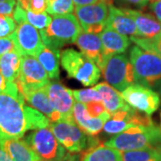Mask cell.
<instances>
[{
  "label": "cell",
  "mask_w": 161,
  "mask_h": 161,
  "mask_svg": "<svg viewBox=\"0 0 161 161\" xmlns=\"http://www.w3.org/2000/svg\"><path fill=\"white\" fill-rule=\"evenodd\" d=\"M17 94L4 92L0 94V138H23L25 132L33 131L29 106Z\"/></svg>",
  "instance_id": "1"
},
{
  "label": "cell",
  "mask_w": 161,
  "mask_h": 161,
  "mask_svg": "<svg viewBox=\"0 0 161 161\" xmlns=\"http://www.w3.org/2000/svg\"><path fill=\"white\" fill-rule=\"evenodd\" d=\"M81 31L75 14L54 15L46 29L40 30V37L44 46L54 51H60L65 45L75 43Z\"/></svg>",
  "instance_id": "2"
},
{
  "label": "cell",
  "mask_w": 161,
  "mask_h": 161,
  "mask_svg": "<svg viewBox=\"0 0 161 161\" xmlns=\"http://www.w3.org/2000/svg\"><path fill=\"white\" fill-rule=\"evenodd\" d=\"M158 142H161V130L154 124L149 126L130 127L123 132L114 135L104 144L125 152L153 147Z\"/></svg>",
  "instance_id": "3"
},
{
  "label": "cell",
  "mask_w": 161,
  "mask_h": 161,
  "mask_svg": "<svg viewBox=\"0 0 161 161\" xmlns=\"http://www.w3.org/2000/svg\"><path fill=\"white\" fill-rule=\"evenodd\" d=\"M130 62L137 84L150 89L161 88V58L150 51L133 46L130 50Z\"/></svg>",
  "instance_id": "4"
},
{
  "label": "cell",
  "mask_w": 161,
  "mask_h": 161,
  "mask_svg": "<svg viewBox=\"0 0 161 161\" xmlns=\"http://www.w3.org/2000/svg\"><path fill=\"white\" fill-rule=\"evenodd\" d=\"M60 61L69 78L80 81L84 86L95 85L100 78V69L89 58L74 48L61 51Z\"/></svg>",
  "instance_id": "5"
},
{
  "label": "cell",
  "mask_w": 161,
  "mask_h": 161,
  "mask_svg": "<svg viewBox=\"0 0 161 161\" xmlns=\"http://www.w3.org/2000/svg\"><path fill=\"white\" fill-rule=\"evenodd\" d=\"M49 128L58 142L71 153H81L101 144L97 136H89L75 122L50 123Z\"/></svg>",
  "instance_id": "6"
},
{
  "label": "cell",
  "mask_w": 161,
  "mask_h": 161,
  "mask_svg": "<svg viewBox=\"0 0 161 161\" xmlns=\"http://www.w3.org/2000/svg\"><path fill=\"white\" fill-rule=\"evenodd\" d=\"M101 72L105 80L119 92L125 91L135 81L132 64L125 54L109 57L104 64Z\"/></svg>",
  "instance_id": "7"
},
{
  "label": "cell",
  "mask_w": 161,
  "mask_h": 161,
  "mask_svg": "<svg viewBox=\"0 0 161 161\" xmlns=\"http://www.w3.org/2000/svg\"><path fill=\"white\" fill-rule=\"evenodd\" d=\"M24 141L42 161H58L66 154V150L58 142L49 127L33 130Z\"/></svg>",
  "instance_id": "8"
},
{
  "label": "cell",
  "mask_w": 161,
  "mask_h": 161,
  "mask_svg": "<svg viewBox=\"0 0 161 161\" xmlns=\"http://www.w3.org/2000/svg\"><path fill=\"white\" fill-rule=\"evenodd\" d=\"M50 82L46 70L33 56H22L19 76L16 80L21 94L46 87Z\"/></svg>",
  "instance_id": "9"
},
{
  "label": "cell",
  "mask_w": 161,
  "mask_h": 161,
  "mask_svg": "<svg viewBox=\"0 0 161 161\" xmlns=\"http://www.w3.org/2000/svg\"><path fill=\"white\" fill-rule=\"evenodd\" d=\"M122 98L132 108L145 115H151L158 109L160 96L152 89L140 84H132L121 92Z\"/></svg>",
  "instance_id": "10"
},
{
  "label": "cell",
  "mask_w": 161,
  "mask_h": 161,
  "mask_svg": "<svg viewBox=\"0 0 161 161\" xmlns=\"http://www.w3.org/2000/svg\"><path fill=\"white\" fill-rule=\"evenodd\" d=\"M74 12L83 31L99 34L106 28L108 14V4L106 0L86 6H76Z\"/></svg>",
  "instance_id": "11"
},
{
  "label": "cell",
  "mask_w": 161,
  "mask_h": 161,
  "mask_svg": "<svg viewBox=\"0 0 161 161\" xmlns=\"http://www.w3.org/2000/svg\"><path fill=\"white\" fill-rule=\"evenodd\" d=\"M154 125L150 115L138 112L128 106L126 108L121 109L111 115L109 120L104 125L103 130L107 134L115 135L136 125L149 126Z\"/></svg>",
  "instance_id": "12"
},
{
  "label": "cell",
  "mask_w": 161,
  "mask_h": 161,
  "mask_svg": "<svg viewBox=\"0 0 161 161\" xmlns=\"http://www.w3.org/2000/svg\"><path fill=\"white\" fill-rule=\"evenodd\" d=\"M47 94L52 108L59 115L60 121L75 122L73 116L75 104L73 91L59 81H52L47 84Z\"/></svg>",
  "instance_id": "13"
},
{
  "label": "cell",
  "mask_w": 161,
  "mask_h": 161,
  "mask_svg": "<svg viewBox=\"0 0 161 161\" xmlns=\"http://www.w3.org/2000/svg\"><path fill=\"white\" fill-rule=\"evenodd\" d=\"M11 35L16 49L22 56L29 55L35 57L44 47L38 29L28 22L18 23Z\"/></svg>",
  "instance_id": "14"
},
{
  "label": "cell",
  "mask_w": 161,
  "mask_h": 161,
  "mask_svg": "<svg viewBox=\"0 0 161 161\" xmlns=\"http://www.w3.org/2000/svg\"><path fill=\"white\" fill-rule=\"evenodd\" d=\"M73 116L75 123L89 136H97L103 130L104 125L109 120L111 115L105 111L98 117H92L87 110L86 105L80 102L74 104Z\"/></svg>",
  "instance_id": "15"
},
{
  "label": "cell",
  "mask_w": 161,
  "mask_h": 161,
  "mask_svg": "<svg viewBox=\"0 0 161 161\" xmlns=\"http://www.w3.org/2000/svg\"><path fill=\"white\" fill-rule=\"evenodd\" d=\"M106 28L114 30L125 36H137L138 31L134 20L126 8L116 7L108 5V14L106 22Z\"/></svg>",
  "instance_id": "16"
},
{
  "label": "cell",
  "mask_w": 161,
  "mask_h": 161,
  "mask_svg": "<svg viewBox=\"0 0 161 161\" xmlns=\"http://www.w3.org/2000/svg\"><path fill=\"white\" fill-rule=\"evenodd\" d=\"M75 44L80 50V53L96 64L101 71L104 65V57L103 47L99 34H93L81 31Z\"/></svg>",
  "instance_id": "17"
},
{
  "label": "cell",
  "mask_w": 161,
  "mask_h": 161,
  "mask_svg": "<svg viewBox=\"0 0 161 161\" xmlns=\"http://www.w3.org/2000/svg\"><path fill=\"white\" fill-rule=\"evenodd\" d=\"M99 37L103 47L104 64L111 56L125 53L131 44V40L127 36L108 28L99 33Z\"/></svg>",
  "instance_id": "18"
},
{
  "label": "cell",
  "mask_w": 161,
  "mask_h": 161,
  "mask_svg": "<svg viewBox=\"0 0 161 161\" xmlns=\"http://www.w3.org/2000/svg\"><path fill=\"white\" fill-rule=\"evenodd\" d=\"M0 147L9 155L13 161H42L24 140L0 138Z\"/></svg>",
  "instance_id": "19"
},
{
  "label": "cell",
  "mask_w": 161,
  "mask_h": 161,
  "mask_svg": "<svg viewBox=\"0 0 161 161\" xmlns=\"http://www.w3.org/2000/svg\"><path fill=\"white\" fill-rule=\"evenodd\" d=\"M25 101L33 107V108L39 110L42 114L46 115L50 123L60 122L59 115L55 112L52 108L50 100L47 94V85L34 91H30L22 94Z\"/></svg>",
  "instance_id": "20"
},
{
  "label": "cell",
  "mask_w": 161,
  "mask_h": 161,
  "mask_svg": "<svg viewBox=\"0 0 161 161\" xmlns=\"http://www.w3.org/2000/svg\"><path fill=\"white\" fill-rule=\"evenodd\" d=\"M128 13L134 20L138 31L137 37L151 39L161 32V23L154 15L139 10L126 8Z\"/></svg>",
  "instance_id": "21"
},
{
  "label": "cell",
  "mask_w": 161,
  "mask_h": 161,
  "mask_svg": "<svg viewBox=\"0 0 161 161\" xmlns=\"http://www.w3.org/2000/svg\"><path fill=\"white\" fill-rule=\"evenodd\" d=\"M22 55L17 49H14L0 56V73L6 84L16 83L21 66Z\"/></svg>",
  "instance_id": "22"
},
{
  "label": "cell",
  "mask_w": 161,
  "mask_h": 161,
  "mask_svg": "<svg viewBox=\"0 0 161 161\" xmlns=\"http://www.w3.org/2000/svg\"><path fill=\"white\" fill-rule=\"evenodd\" d=\"M101 95L102 101L106 107V110L112 115L115 112L126 108L128 105L122 98V95L115 88L109 85L108 82H101L94 87Z\"/></svg>",
  "instance_id": "23"
},
{
  "label": "cell",
  "mask_w": 161,
  "mask_h": 161,
  "mask_svg": "<svg viewBox=\"0 0 161 161\" xmlns=\"http://www.w3.org/2000/svg\"><path fill=\"white\" fill-rule=\"evenodd\" d=\"M80 161H123V153L115 148L101 143L81 152Z\"/></svg>",
  "instance_id": "24"
},
{
  "label": "cell",
  "mask_w": 161,
  "mask_h": 161,
  "mask_svg": "<svg viewBox=\"0 0 161 161\" xmlns=\"http://www.w3.org/2000/svg\"><path fill=\"white\" fill-rule=\"evenodd\" d=\"M61 51H54L49 47L44 46L35 56L43 68L46 70L49 79L58 80L60 76L59 60Z\"/></svg>",
  "instance_id": "25"
},
{
  "label": "cell",
  "mask_w": 161,
  "mask_h": 161,
  "mask_svg": "<svg viewBox=\"0 0 161 161\" xmlns=\"http://www.w3.org/2000/svg\"><path fill=\"white\" fill-rule=\"evenodd\" d=\"M123 161H161L160 147H150L142 150L123 153Z\"/></svg>",
  "instance_id": "26"
},
{
  "label": "cell",
  "mask_w": 161,
  "mask_h": 161,
  "mask_svg": "<svg viewBox=\"0 0 161 161\" xmlns=\"http://www.w3.org/2000/svg\"><path fill=\"white\" fill-rule=\"evenodd\" d=\"M130 40L134 42L136 46L140 47L144 50L152 52L161 58V32L151 39H144L137 36H131Z\"/></svg>",
  "instance_id": "27"
},
{
  "label": "cell",
  "mask_w": 161,
  "mask_h": 161,
  "mask_svg": "<svg viewBox=\"0 0 161 161\" xmlns=\"http://www.w3.org/2000/svg\"><path fill=\"white\" fill-rule=\"evenodd\" d=\"M73 0H47V12L51 15H62L75 11Z\"/></svg>",
  "instance_id": "28"
},
{
  "label": "cell",
  "mask_w": 161,
  "mask_h": 161,
  "mask_svg": "<svg viewBox=\"0 0 161 161\" xmlns=\"http://www.w3.org/2000/svg\"><path fill=\"white\" fill-rule=\"evenodd\" d=\"M25 20L30 24L34 26L36 29L44 30L50 24L52 17L47 14V13L35 14L33 12L25 10Z\"/></svg>",
  "instance_id": "29"
},
{
  "label": "cell",
  "mask_w": 161,
  "mask_h": 161,
  "mask_svg": "<svg viewBox=\"0 0 161 161\" xmlns=\"http://www.w3.org/2000/svg\"><path fill=\"white\" fill-rule=\"evenodd\" d=\"M74 98L77 102L88 104L92 101H102L101 95L94 88L73 91Z\"/></svg>",
  "instance_id": "30"
},
{
  "label": "cell",
  "mask_w": 161,
  "mask_h": 161,
  "mask_svg": "<svg viewBox=\"0 0 161 161\" xmlns=\"http://www.w3.org/2000/svg\"><path fill=\"white\" fill-rule=\"evenodd\" d=\"M15 28L16 23L11 16L0 14V38L11 35Z\"/></svg>",
  "instance_id": "31"
},
{
  "label": "cell",
  "mask_w": 161,
  "mask_h": 161,
  "mask_svg": "<svg viewBox=\"0 0 161 161\" xmlns=\"http://www.w3.org/2000/svg\"><path fill=\"white\" fill-rule=\"evenodd\" d=\"M86 108L90 115L92 117H98L105 111H107L103 101H92L86 104Z\"/></svg>",
  "instance_id": "32"
},
{
  "label": "cell",
  "mask_w": 161,
  "mask_h": 161,
  "mask_svg": "<svg viewBox=\"0 0 161 161\" xmlns=\"http://www.w3.org/2000/svg\"><path fill=\"white\" fill-rule=\"evenodd\" d=\"M16 49L14 41L13 40L12 35L6 36L4 38H0V56L6 54L7 52Z\"/></svg>",
  "instance_id": "33"
},
{
  "label": "cell",
  "mask_w": 161,
  "mask_h": 161,
  "mask_svg": "<svg viewBox=\"0 0 161 161\" xmlns=\"http://www.w3.org/2000/svg\"><path fill=\"white\" fill-rule=\"evenodd\" d=\"M149 1L150 0H115L116 4L119 5L122 8H126V6L144 8Z\"/></svg>",
  "instance_id": "34"
},
{
  "label": "cell",
  "mask_w": 161,
  "mask_h": 161,
  "mask_svg": "<svg viewBox=\"0 0 161 161\" xmlns=\"http://www.w3.org/2000/svg\"><path fill=\"white\" fill-rule=\"evenodd\" d=\"M16 6V0L14 1H5L0 2V14L1 15H13Z\"/></svg>",
  "instance_id": "35"
},
{
  "label": "cell",
  "mask_w": 161,
  "mask_h": 161,
  "mask_svg": "<svg viewBox=\"0 0 161 161\" xmlns=\"http://www.w3.org/2000/svg\"><path fill=\"white\" fill-rule=\"evenodd\" d=\"M150 8L156 19L161 23V0H158L156 2L150 3Z\"/></svg>",
  "instance_id": "36"
},
{
  "label": "cell",
  "mask_w": 161,
  "mask_h": 161,
  "mask_svg": "<svg viewBox=\"0 0 161 161\" xmlns=\"http://www.w3.org/2000/svg\"><path fill=\"white\" fill-rule=\"evenodd\" d=\"M58 161H80V153H66L64 158Z\"/></svg>",
  "instance_id": "37"
},
{
  "label": "cell",
  "mask_w": 161,
  "mask_h": 161,
  "mask_svg": "<svg viewBox=\"0 0 161 161\" xmlns=\"http://www.w3.org/2000/svg\"><path fill=\"white\" fill-rule=\"evenodd\" d=\"M76 6H86V5H91L97 3L100 0H73Z\"/></svg>",
  "instance_id": "38"
},
{
  "label": "cell",
  "mask_w": 161,
  "mask_h": 161,
  "mask_svg": "<svg viewBox=\"0 0 161 161\" xmlns=\"http://www.w3.org/2000/svg\"><path fill=\"white\" fill-rule=\"evenodd\" d=\"M0 161H13L9 155L0 147Z\"/></svg>",
  "instance_id": "39"
},
{
  "label": "cell",
  "mask_w": 161,
  "mask_h": 161,
  "mask_svg": "<svg viewBox=\"0 0 161 161\" xmlns=\"http://www.w3.org/2000/svg\"><path fill=\"white\" fill-rule=\"evenodd\" d=\"M6 81H5V79L3 78V76L1 75V73H0V94L2 93V92H5V90H6Z\"/></svg>",
  "instance_id": "40"
},
{
  "label": "cell",
  "mask_w": 161,
  "mask_h": 161,
  "mask_svg": "<svg viewBox=\"0 0 161 161\" xmlns=\"http://www.w3.org/2000/svg\"><path fill=\"white\" fill-rule=\"evenodd\" d=\"M106 1H107V3H108V5L112 4V2H113V0H106Z\"/></svg>",
  "instance_id": "41"
},
{
  "label": "cell",
  "mask_w": 161,
  "mask_h": 161,
  "mask_svg": "<svg viewBox=\"0 0 161 161\" xmlns=\"http://www.w3.org/2000/svg\"><path fill=\"white\" fill-rule=\"evenodd\" d=\"M5 1H14V0H0V2H5Z\"/></svg>",
  "instance_id": "42"
},
{
  "label": "cell",
  "mask_w": 161,
  "mask_h": 161,
  "mask_svg": "<svg viewBox=\"0 0 161 161\" xmlns=\"http://www.w3.org/2000/svg\"><path fill=\"white\" fill-rule=\"evenodd\" d=\"M158 92H159V93H158V94H159V96L161 97V88L159 89V90H158Z\"/></svg>",
  "instance_id": "43"
},
{
  "label": "cell",
  "mask_w": 161,
  "mask_h": 161,
  "mask_svg": "<svg viewBox=\"0 0 161 161\" xmlns=\"http://www.w3.org/2000/svg\"><path fill=\"white\" fill-rule=\"evenodd\" d=\"M156 1H158V0H150V3H153V2H156Z\"/></svg>",
  "instance_id": "44"
},
{
  "label": "cell",
  "mask_w": 161,
  "mask_h": 161,
  "mask_svg": "<svg viewBox=\"0 0 161 161\" xmlns=\"http://www.w3.org/2000/svg\"><path fill=\"white\" fill-rule=\"evenodd\" d=\"M160 130H161V113H160Z\"/></svg>",
  "instance_id": "45"
}]
</instances>
